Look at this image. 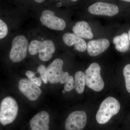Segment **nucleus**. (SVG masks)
Here are the masks:
<instances>
[{
  "label": "nucleus",
  "instance_id": "obj_22",
  "mask_svg": "<svg viewBox=\"0 0 130 130\" xmlns=\"http://www.w3.org/2000/svg\"><path fill=\"white\" fill-rule=\"evenodd\" d=\"M37 3H41L43 2L45 0H34Z\"/></svg>",
  "mask_w": 130,
  "mask_h": 130
},
{
  "label": "nucleus",
  "instance_id": "obj_18",
  "mask_svg": "<svg viewBox=\"0 0 130 130\" xmlns=\"http://www.w3.org/2000/svg\"><path fill=\"white\" fill-rule=\"evenodd\" d=\"M37 72L40 75L42 80L44 84H47L48 82L47 68L44 65H40L37 68Z\"/></svg>",
  "mask_w": 130,
  "mask_h": 130
},
{
  "label": "nucleus",
  "instance_id": "obj_9",
  "mask_svg": "<svg viewBox=\"0 0 130 130\" xmlns=\"http://www.w3.org/2000/svg\"><path fill=\"white\" fill-rule=\"evenodd\" d=\"M18 86L20 91L30 101H36L41 94L40 87L27 78L20 79Z\"/></svg>",
  "mask_w": 130,
  "mask_h": 130
},
{
  "label": "nucleus",
  "instance_id": "obj_5",
  "mask_svg": "<svg viewBox=\"0 0 130 130\" xmlns=\"http://www.w3.org/2000/svg\"><path fill=\"white\" fill-rule=\"evenodd\" d=\"M28 42L26 38L23 35H19L13 38L12 48L9 53L11 60L17 63L23 60L27 55L29 48Z\"/></svg>",
  "mask_w": 130,
  "mask_h": 130
},
{
  "label": "nucleus",
  "instance_id": "obj_14",
  "mask_svg": "<svg viewBox=\"0 0 130 130\" xmlns=\"http://www.w3.org/2000/svg\"><path fill=\"white\" fill-rule=\"evenodd\" d=\"M72 30L74 34L83 38L91 39L93 37L91 28L85 21L77 22L73 27Z\"/></svg>",
  "mask_w": 130,
  "mask_h": 130
},
{
  "label": "nucleus",
  "instance_id": "obj_20",
  "mask_svg": "<svg viewBox=\"0 0 130 130\" xmlns=\"http://www.w3.org/2000/svg\"><path fill=\"white\" fill-rule=\"evenodd\" d=\"M7 26L2 20H0V39L5 38L8 34Z\"/></svg>",
  "mask_w": 130,
  "mask_h": 130
},
{
  "label": "nucleus",
  "instance_id": "obj_3",
  "mask_svg": "<svg viewBox=\"0 0 130 130\" xmlns=\"http://www.w3.org/2000/svg\"><path fill=\"white\" fill-rule=\"evenodd\" d=\"M18 111V103L11 96L2 101L0 106V122L3 125L11 123L15 119Z\"/></svg>",
  "mask_w": 130,
  "mask_h": 130
},
{
  "label": "nucleus",
  "instance_id": "obj_27",
  "mask_svg": "<svg viewBox=\"0 0 130 130\" xmlns=\"http://www.w3.org/2000/svg\"><path fill=\"white\" fill-rule=\"evenodd\" d=\"M66 91L64 90H63V91H62V92H63V93H65V92H66Z\"/></svg>",
  "mask_w": 130,
  "mask_h": 130
},
{
  "label": "nucleus",
  "instance_id": "obj_11",
  "mask_svg": "<svg viewBox=\"0 0 130 130\" xmlns=\"http://www.w3.org/2000/svg\"><path fill=\"white\" fill-rule=\"evenodd\" d=\"M50 116L45 111L38 113L33 116L30 121L31 130H49Z\"/></svg>",
  "mask_w": 130,
  "mask_h": 130
},
{
  "label": "nucleus",
  "instance_id": "obj_25",
  "mask_svg": "<svg viewBox=\"0 0 130 130\" xmlns=\"http://www.w3.org/2000/svg\"><path fill=\"white\" fill-rule=\"evenodd\" d=\"M126 2H130V0H122Z\"/></svg>",
  "mask_w": 130,
  "mask_h": 130
},
{
  "label": "nucleus",
  "instance_id": "obj_4",
  "mask_svg": "<svg viewBox=\"0 0 130 130\" xmlns=\"http://www.w3.org/2000/svg\"><path fill=\"white\" fill-rule=\"evenodd\" d=\"M101 68L98 63H91L85 73L86 86L94 91L102 90L105 85L101 74Z\"/></svg>",
  "mask_w": 130,
  "mask_h": 130
},
{
  "label": "nucleus",
  "instance_id": "obj_8",
  "mask_svg": "<svg viewBox=\"0 0 130 130\" xmlns=\"http://www.w3.org/2000/svg\"><path fill=\"white\" fill-rule=\"evenodd\" d=\"M87 115L85 112L77 111L68 116L65 122L66 130H82L86 125Z\"/></svg>",
  "mask_w": 130,
  "mask_h": 130
},
{
  "label": "nucleus",
  "instance_id": "obj_17",
  "mask_svg": "<svg viewBox=\"0 0 130 130\" xmlns=\"http://www.w3.org/2000/svg\"><path fill=\"white\" fill-rule=\"evenodd\" d=\"M123 73L126 89L130 93V64H128L123 69Z\"/></svg>",
  "mask_w": 130,
  "mask_h": 130
},
{
  "label": "nucleus",
  "instance_id": "obj_21",
  "mask_svg": "<svg viewBox=\"0 0 130 130\" xmlns=\"http://www.w3.org/2000/svg\"><path fill=\"white\" fill-rule=\"evenodd\" d=\"M74 88V81L73 77L70 76L65 83L64 89L67 91H70Z\"/></svg>",
  "mask_w": 130,
  "mask_h": 130
},
{
  "label": "nucleus",
  "instance_id": "obj_24",
  "mask_svg": "<svg viewBox=\"0 0 130 130\" xmlns=\"http://www.w3.org/2000/svg\"><path fill=\"white\" fill-rule=\"evenodd\" d=\"M128 36H129V40L130 42V30H129V32H128Z\"/></svg>",
  "mask_w": 130,
  "mask_h": 130
},
{
  "label": "nucleus",
  "instance_id": "obj_1",
  "mask_svg": "<svg viewBox=\"0 0 130 130\" xmlns=\"http://www.w3.org/2000/svg\"><path fill=\"white\" fill-rule=\"evenodd\" d=\"M120 109V104L118 100L112 97L107 98L100 105L96 116V121L101 124H106L118 113Z\"/></svg>",
  "mask_w": 130,
  "mask_h": 130
},
{
  "label": "nucleus",
  "instance_id": "obj_6",
  "mask_svg": "<svg viewBox=\"0 0 130 130\" xmlns=\"http://www.w3.org/2000/svg\"><path fill=\"white\" fill-rule=\"evenodd\" d=\"M63 61L60 59H56L50 64L47 68L48 81L51 84H65L70 77L68 72L63 71Z\"/></svg>",
  "mask_w": 130,
  "mask_h": 130
},
{
  "label": "nucleus",
  "instance_id": "obj_16",
  "mask_svg": "<svg viewBox=\"0 0 130 130\" xmlns=\"http://www.w3.org/2000/svg\"><path fill=\"white\" fill-rule=\"evenodd\" d=\"M85 78L84 73L81 71L77 72L74 78V88L78 93L82 94L85 88Z\"/></svg>",
  "mask_w": 130,
  "mask_h": 130
},
{
  "label": "nucleus",
  "instance_id": "obj_13",
  "mask_svg": "<svg viewBox=\"0 0 130 130\" xmlns=\"http://www.w3.org/2000/svg\"><path fill=\"white\" fill-rule=\"evenodd\" d=\"M64 43L68 46L74 45V49L79 52H84L87 49L86 42L82 38L74 33L67 32L63 35Z\"/></svg>",
  "mask_w": 130,
  "mask_h": 130
},
{
  "label": "nucleus",
  "instance_id": "obj_2",
  "mask_svg": "<svg viewBox=\"0 0 130 130\" xmlns=\"http://www.w3.org/2000/svg\"><path fill=\"white\" fill-rule=\"evenodd\" d=\"M29 53L34 55L39 53L40 59L43 61H47L52 58L55 51V46L54 42L51 40H46L40 41L33 40L30 43L28 48Z\"/></svg>",
  "mask_w": 130,
  "mask_h": 130
},
{
  "label": "nucleus",
  "instance_id": "obj_23",
  "mask_svg": "<svg viewBox=\"0 0 130 130\" xmlns=\"http://www.w3.org/2000/svg\"><path fill=\"white\" fill-rule=\"evenodd\" d=\"M61 5H62V4H61V3L60 2L58 3L57 4V6L58 7H60Z\"/></svg>",
  "mask_w": 130,
  "mask_h": 130
},
{
  "label": "nucleus",
  "instance_id": "obj_26",
  "mask_svg": "<svg viewBox=\"0 0 130 130\" xmlns=\"http://www.w3.org/2000/svg\"><path fill=\"white\" fill-rule=\"evenodd\" d=\"M71 1H72L73 2H75L77 1L78 0H71Z\"/></svg>",
  "mask_w": 130,
  "mask_h": 130
},
{
  "label": "nucleus",
  "instance_id": "obj_12",
  "mask_svg": "<svg viewBox=\"0 0 130 130\" xmlns=\"http://www.w3.org/2000/svg\"><path fill=\"white\" fill-rule=\"evenodd\" d=\"M109 44V40L105 38L89 41L87 44L88 54L91 56H98L106 50Z\"/></svg>",
  "mask_w": 130,
  "mask_h": 130
},
{
  "label": "nucleus",
  "instance_id": "obj_19",
  "mask_svg": "<svg viewBox=\"0 0 130 130\" xmlns=\"http://www.w3.org/2000/svg\"><path fill=\"white\" fill-rule=\"evenodd\" d=\"M26 75L31 82L40 87L42 84L41 78L40 77H37L35 76V73L30 71H28L25 73Z\"/></svg>",
  "mask_w": 130,
  "mask_h": 130
},
{
  "label": "nucleus",
  "instance_id": "obj_15",
  "mask_svg": "<svg viewBox=\"0 0 130 130\" xmlns=\"http://www.w3.org/2000/svg\"><path fill=\"white\" fill-rule=\"evenodd\" d=\"M113 43L116 50L119 52L124 53L129 49V40L128 35L126 32L115 37L113 39Z\"/></svg>",
  "mask_w": 130,
  "mask_h": 130
},
{
  "label": "nucleus",
  "instance_id": "obj_10",
  "mask_svg": "<svg viewBox=\"0 0 130 130\" xmlns=\"http://www.w3.org/2000/svg\"><path fill=\"white\" fill-rule=\"evenodd\" d=\"M91 14L97 15L112 16L118 13L119 8L116 5L103 2H98L88 8Z\"/></svg>",
  "mask_w": 130,
  "mask_h": 130
},
{
  "label": "nucleus",
  "instance_id": "obj_7",
  "mask_svg": "<svg viewBox=\"0 0 130 130\" xmlns=\"http://www.w3.org/2000/svg\"><path fill=\"white\" fill-rule=\"evenodd\" d=\"M40 20L43 25L55 30L63 31L66 27V23L63 19L55 15L54 12L46 10L42 13Z\"/></svg>",
  "mask_w": 130,
  "mask_h": 130
}]
</instances>
